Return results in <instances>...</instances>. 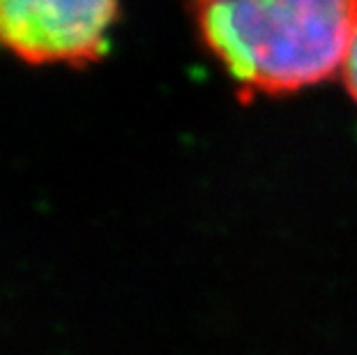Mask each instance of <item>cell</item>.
Masks as SVG:
<instances>
[{
  "label": "cell",
  "instance_id": "cell-1",
  "mask_svg": "<svg viewBox=\"0 0 357 355\" xmlns=\"http://www.w3.org/2000/svg\"><path fill=\"white\" fill-rule=\"evenodd\" d=\"M205 51L247 95H291L344 67L357 0H192Z\"/></svg>",
  "mask_w": 357,
  "mask_h": 355
},
{
  "label": "cell",
  "instance_id": "cell-2",
  "mask_svg": "<svg viewBox=\"0 0 357 355\" xmlns=\"http://www.w3.org/2000/svg\"><path fill=\"white\" fill-rule=\"evenodd\" d=\"M118 0H0V47L28 65L81 67L106 54Z\"/></svg>",
  "mask_w": 357,
  "mask_h": 355
},
{
  "label": "cell",
  "instance_id": "cell-3",
  "mask_svg": "<svg viewBox=\"0 0 357 355\" xmlns=\"http://www.w3.org/2000/svg\"><path fill=\"white\" fill-rule=\"evenodd\" d=\"M344 83H346V90L348 95L353 97V102L357 104V28L353 33V40H351V47H348V54L344 60Z\"/></svg>",
  "mask_w": 357,
  "mask_h": 355
}]
</instances>
